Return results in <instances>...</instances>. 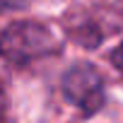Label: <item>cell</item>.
<instances>
[{
  "label": "cell",
  "mask_w": 123,
  "mask_h": 123,
  "mask_svg": "<svg viewBox=\"0 0 123 123\" xmlns=\"http://www.w3.org/2000/svg\"><path fill=\"white\" fill-rule=\"evenodd\" d=\"M55 51V36L39 22H15L0 34V55L7 63L27 65Z\"/></svg>",
  "instance_id": "cell-1"
},
{
  "label": "cell",
  "mask_w": 123,
  "mask_h": 123,
  "mask_svg": "<svg viewBox=\"0 0 123 123\" xmlns=\"http://www.w3.org/2000/svg\"><path fill=\"white\" fill-rule=\"evenodd\" d=\"M63 94L85 113H97L104 104V80L101 75L87 65V63H80L75 68H70L63 77Z\"/></svg>",
  "instance_id": "cell-2"
},
{
  "label": "cell",
  "mask_w": 123,
  "mask_h": 123,
  "mask_svg": "<svg viewBox=\"0 0 123 123\" xmlns=\"http://www.w3.org/2000/svg\"><path fill=\"white\" fill-rule=\"evenodd\" d=\"M31 0H0V10H10V7H24Z\"/></svg>",
  "instance_id": "cell-3"
},
{
  "label": "cell",
  "mask_w": 123,
  "mask_h": 123,
  "mask_svg": "<svg viewBox=\"0 0 123 123\" xmlns=\"http://www.w3.org/2000/svg\"><path fill=\"white\" fill-rule=\"evenodd\" d=\"M5 109H7V97H5L3 85H0V118H5Z\"/></svg>",
  "instance_id": "cell-4"
},
{
  "label": "cell",
  "mask_w": 123,
  "mask_h": 123,
  "mask_svg": "<svg viewBox=\"0 0 123 123\" xmlns=\"http://www.w3.org/2000/svg\"><path fill=\"white\" fill-rule=\"evenodd\" d=\"M113 60H116V65H118V68L123 70V46H121V48H118V51L113 53Z\"/></svg>",
  "instance_id": "cell-5"
}]
</instances>
